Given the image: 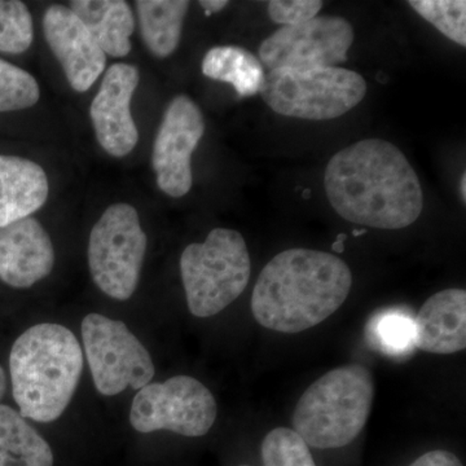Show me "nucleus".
Listing matches in <instances>:
<instances>
[{
  "instance_id": "nucleus-1",
  "label": "nucleus",
  "mask_w": 466,
  "mask_h": 466,
  "mask_svg": "<svg viewBox=\"0 0 466 466\" xmlns=\"http://www.w3.org/2000/svg\"><path fill=\"white\" fill-rule=\"evenodd\" d=\"M324 187L339 217L370 228H406L424 207L415 168L388 140L364 139L337 152L328 162Z\"/></svg>"
},
{
  "instance_id": "nucleus-2",
  "label": "nucleus",
  "mask_w": 466,
  "mask_h": 466,
  "mask_svg": "<svg viewBox=\"0 0 466 466\" xmlns=\"http://www.w3.org/2000/svg\"><path fill=\"white\" fill-rule=\"evenodd\" d=\"M351 285L348 263L334 254L300 248L281 251L260 272L251 312L267 329L303 332L341 308Z\"/></svg>"
},
{
  "instance_id": "nucleus-3",
  "label": "nucleus",
  "mask_w": 466,
  "mask_h": 466,
  "mask_svg": "<svg viewBox=\"0 0 466 466\" xmlns=\"http://www.w3.org/2000/svg\"><path fill=\"white\" fill-rule=\"evenodd\" d=\"M14 398L24 419L52 422L75 395L84 352L72 330L38 324L21 334L9 355Z\"/></svg>"
},
{
  "instance_id": "nucleus-4",
  "label": "nucleus",
  "mask_w": 466,
  "mask_h": 466,
  "mask_svg": "<svg viewBox=\"0 0 466 466\" xmlns=\"http://www.w3.org/2000/svg\"><path fill=\"white\" fill-rule=\"evenodd\" d=\"M373 398L375 380L368 368H334L299 398L291 420L294 431L315 449H341L363 431Z\"/></svg>"
},
{
  "instance_id": "nucleus-5",
  "label": "nucleus",
  "mask_w": 466,
  "mask_h": 466,
  "mask_svg": "<svg viewBox=\"0 0 466 466\" xmlns=\"http://www.w3.org/2000/svg\"><path fill=\"white\" fill-rule=\"evenodd\" d=\"M180 274L191 314L214 317L238 299L249 284L247 242L235 229H213L205 242L184 249Z\"/></svg>"
},
{
  "instance_id": "nucleus-6",
  "label": "nucleus",
  "mask_w": 466,
  "mask_h": 466,
  "mask_svg": "<svg viewBox=\"0 0 466 466\" xmlns=\"http://www.w3.org/2000/svg\"><path fill=\"white\" fill-rule=\"evenodd\" d=\"M367 88L363 76L346 67L275 69L266 73L259 94L278 115L325 121L354 109Z\"/></svg>"
},
{
  "instance_id": "nucleus-7",
  "label": "nucleus",
  "mask_w": 466,
  "mask_h": 466,
  "mask_svg": "<svg viewBox=\"0 0 466 466\" xmlns=\"http://www.w3.org/2000/svg\"><path fill=\"white\" fill-rule=\"evenodd\" d=\"M147 236L139 216L128 204H115L104 211L92 228L88 265L92 280L110 299L127 300L139 284Z\"/></svg>"
},
{
  "instance_id": "nucleus-8",
  "label": "nucleus",
  "mask_w": 466,
  "mask_h": 466,
  "mask_svg": "<svg viewBox=\"0 0 466 466\" xmlns=\"http://www.w3.org/2000/svg\"><path fill=\"white\" fill-rule=\"evenodd\" d=\"M216 398L204 383L189 376L148 383L137 391L130 422L139 433L168 431L184 437H202L217 420Z\"/></svg>"
},
{
  "instance_id": "nucleus-9",
  "label": "nucleus",
  "mask_w": 466,
  "mask_h": 466,
  "mask_svg": "<svg viewBox=\"0 0 466 466\" xmlns=\"http://www.w3.org/2000/svg\"><path fill=\"white\" fill-rule=\"evenodd\" d=\"M86 358L100 394H121L130 386L140 390L155 377V364L148 350L131 333L127 325L99 314L82 321Z\"/></svg>"
},
{
  "instance_id": "nucleus-10",
  "label": "nucleus",
  "mask_w": 466,
  "mask_h": 466,
  "mask_svg": "<svg viewBox=\"0 0 466 466\" xmlns=\"http://www.w3.org/2000/svg\"><path fill=\"white\" fill-rule=\"evenodd\" d=\"M354 27L346 18L317 16L294 26H281L259 47V61L268 70L332 67L348 61Z\"/></svg>"
},
{
  "instance_id": "nucleus-11",
  "label": "nucleus",
  "mask_w": 466,
  "mask_h": 466,
  "mask_svg": "<svg viewBox=\"0 0 466 466\" xmlns=\"http://www.w3.org/2000/svg\"><path fill=\"white\" fill-rule=\"evenodd\" d=\"M204 134V116L198 104L186 95L174 97L165 110L152 155L159 189L170 198L191 191L192 155Z\"/></svg>"
},
{
  "instance_id": "nucleus-12",
  "label": "nucleus",
  "mask_w": 466,
  "mask_h": 466,
  "mask_svg": "<svg viewBox=\"0 0 466 466\" xmlns=\"http://www.w3.org/2000/svg\"><path fill=\"white\" fill-rule=\"evenodd\" d=\"M139 84V70L128 64L108 67L99 92L92 100L90 116L97 142L113 157H125L139 140L130 103Z\"/></svg>"
},
{
  "instance_id": "nucleus-13",
  "label": "nucleus",
  "mask_w": 466,
  "mask_h": 466,
  "mask_svg": "<svg viewBox=\"0 0 466 466\" xmlns=\"http://www.w3.org/2000/svg\"><path fill=\"white\" fill-rule=\"evenodd\" d=\"M43 32L73 90L91 88L106 69V55L75 12L66 5H51L43 16Z\"/></svg>"
},
{
  "instance_id": "nucleus-14",
  "label": "nucleus",
  "mask_w": 466,
  "mask_h": 466,
  "mask_svg": "<svg viewBox=\"0 0 466 466\" xmlns=\"http://www.w3.org/2000/svg\"><path fill=\"white\" fill-rule=\"evenodd\" d=\"M54 265V245L38 220L27 217L0 228V279L9 287H33Z\"/></svg>"
},
{
  "instance_id": "nucleus-15",
  "label": "nucleus",
  "mask_w": 466,
  "mask_h": 466,
  "mask_svg": "<svg viewBox=\"0 0 466 466\" xmlns=\"http://www.w3.org/2000/svg\"><path fill=\"white\" fill-rule=\"evenodd\" d=\"M415 348L450 355L466 348V291L452 288L426 299L415 319Z\"/></svg>"
},
{
  "instance_id": "nucleus-16",
  "label": "nucleus",
  "mask_w": 466,
  "mask_h": 466,
  "mask_svg": "<svg viewBox=\"0 0 466 466\" xmlns=\"http://www.w3.org/2000/svg\"><path fill=\"white\" fill-rule=\"evenodd\" d=\"M45 170L30 159L0 156V228L35 213L48 198Z\"/></svg>"
},
{
  "instance_id": "nucleus-17",
  "label": "nucleus",
  "mask_w": 466,
  "mask_h": 466,
  "mask_svg": "<svg viewBox=\"0 0 466 466\" xmlns=\"http://www.w3.org/2000/svg\"><path fill=\"white\" fill-rule=\"evenodd\" d=\"M69 8L84 23L104 54L113 57L130 54L135 18L124 0H75L70 2Z\"/></svg>"
},
{
  "instance_id": "nucleus-18",
  "label": "nucleus",
  "mask_w": 466,
  "mask_h": 466,
  "mask_svg": "<svg viewBox=\"0 0 466 466\" xmlns=\"http://www.w3.org/2000/svg\"><path fill=\"white\" fill-rule=\"evenodd\" d=\"M188 8L187 0L137 2L143 41L156 57H168L177 50Z\"/></svg>"
},
{
  "instance_id": "nucleus-19",
  "label": "nucleus",
  "mask_w": 466,
  "mask_h": 466,
  "mask_svg": "<svg viewBox=\"0 0 466 466\" xmlns=\"http://www.w3.org/2000/svg\"><path fill=\"white\" fill-rule=\"evenodd\" d=\"M0 466H54L50 444L14 408L0 404Z\"/></svg>"
},
{
  "instance_id": "nucleus-20",
  "label": "nucleus",
  "mask_w": 466,
  "mask_h": 466,
  "mask_svg": "<svg viewBox=\"0 0 466 466\" xmlns=\"http://www.w3.org/2000/svg\"><path fill=\"white\" fill-rule=\"evenodd\" d=\"M201 69L208 78L232 85L241 97L259 94L266 76L259 58L238 46L211 48L202 60Z\"/></svg>"
},
{
  "instance_id": "nucleus-21",
  "label": "nucleus",
  "mask_w": 466,
  "mask_h": 466,
  "mask_svg": "<svg viewBox=\"0 0 466 466\" xmlns=\"http://www.w3.org/2000/svg\"><path fill=\"white\" fill-rule=\"evenodd\" d=\"M408 5L444 36L465 47V0H410Z\"/></svg>"
},
{
  "instance_id": "nucleus-22",
  "label": "nucleus",
  "mask_w": 466,
  "mask_h": 466,
  "mask_svg": "<svg viewBox=\"0 0 466 466\" xmlns=\"http://www.w3.org/2000/svg\"><path fill=\"white\" fill-rule=\"evenodd\" d=\"M33 18L18 0H0V52L20 55L33 42Z\"/></svg>"
},
{
  "instance_id": "nucleus-23",
  "label": "nucleus",
  "mask_w": 466,
  "mask_h": 466,
  "mask_svg": "<svg viewBox=\"0 0 466 466\" xmlns=\"http://www.w3.org/2000/svg\"><path fill=\"white\" fill-rule=\"evenodd\" d=\"M39 96L41 90L30 73L0 58V113L30 108Z\"/></svg>"
},
{
  "instance_id": "nucleus-24",
  "label": "nucleus",
  "mask_w": 466,
  "mask_h": 466,
  "mask_svg": "<svg viewBox=\"0 0 466 466\" xmlns=\"http://www.w3.org/2000/svg\"><path fill=\"white\" fill-rule=\"evenodd\" d=\"M263 466H317L306 441L296 431L278 428L262 443Z\"/></svg>"
},
{
  "instance_id": "nucleus-25",
  "label": "nucleus",
  "mask_w": 466,
  "mask_h": 466,
  "mask_svg": "<svg viewBox=\"0 0 466 466\" xmlns=\"http://www.w3.org/2000/svg\"><path fill=\"white\" fill-rule=\"evenodd\" d=\"M380 348L388 354L406 355L415 349V319L400 311L386 312L370 327Z\"/></svg>"
},
{
  "instance_id": "nucleus-26",
  "label": "nucleus",
  "mask_w": 466,
  "mask_h": 466,
  "mask_svg": "<svg viewBox=\"0 0 466 466\" xmlns=\"http://www.w3.org/2000/svg\"><path fill=\"white\" fill-rule=\"evenodd\" d=\"M323 5L320 0H271L267 11L275 24L294 26L317 17Z\"/></svg>"
},
{
  "instance_id": "nucleus-27",
  "label": "nucleus",
  "mask_w": 466,
  "mask_h": 466,
  "mask_svg": "<svg viewBox=\"0 0 466 466\" xmlns=\"http://www.w3.org/2000/svg\"><path fill=\"white\" fill-rule=\"evenodd\" d=\"M410 466H464L458 459L449 451L437 450L426 452L421 458L416 460Z\"/></svg>"
},
{
  "instance_id": "nucleus-28",
  "label": "nucleus",
  "mask_w": 466,
  "mask_h": 466,
  "mask_svg": "<svg viewBox=\"0 0 466 466\" xmlns=\"http://www.w3.org/2000/svg\"><path fill=\"white\" fill-rule=\"evenodd\" d=\"M229 3L227 0H201L200 5L205 9V14L207 16H210V15L218 14V12L225 9Z\"/></svg>"
},
{
  "instance_id": "nucleus-29",
  "label": "nucleus",
  "mask_w": 466,
  "mask_h": 466,
  "mask_svg": "<svg viewBox=\"0 0 466 466\" xmlns=\"http://www.w3.org/2000/svg\"><path fill=\"white\" fill-rule=\"evenodd\" d=\"M5 388H7V381H5V373L3 370V368L0 367V400H2L3 395H5Z\"/></svg>"
},
{
  "instance_id": "nucleus-30",
  "label": "nucleus",
  "mask_w": 466,
  "mask_h": 466,
  "mask_svg": "<svg viewBox=\"0 0 466 466\" xmlns=\"http://www.w3.org/2000/svg\"><path fill=\"white\" fill-rule=\"evenodd\" d=\"M460 195H461L462 201H466V173L462 174L461 182H460Z\"/></svg>"
},
{
  "instance_id": "nucleus-31",
  "label": "nucleus",
  "mask_w": 466,
  "mask_h": 466,
  "mask_svg": "<svg viewBox=\"0 0 466 466\" xmlns=\"http://www.w3.org/2000/svg\"><path fill=\"white\" fill-rule=\"evenodd\" d=\"M343 238H345V235L339 236V241L334 242L333 250L337 251V253H341V251L343 250V247H342Z\"/></svg>"
},
{
  "instance_id": "nucleus-32",
  "label": "nucleus",
  "mask_w": 466,
  "mask_h": 466,
  "mask_svg": "<svg viewBox=\"0 0 466 466\" xmlns=\"http://www.w3.org/2000/svg\"><path fill=\"white\" fill-rule=\"evenodd\" d=\"M240 466H249V465H240Z\"/></svg>"
}]
</instances>
